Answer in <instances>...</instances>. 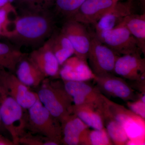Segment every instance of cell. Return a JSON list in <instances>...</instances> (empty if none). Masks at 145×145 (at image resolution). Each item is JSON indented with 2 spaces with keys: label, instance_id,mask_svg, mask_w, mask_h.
I'll return each mask as SVG.
<instances>
[{
  "label": "cell",
  "instance_id": "9a60e30c",
  "mask_svg": "<svg viewBox=\"0 0 145 145\" xmlns=\"http://www.w3.org/2000/svg\"><path fill=\"white\" fill-rule=\"evenodd\" d=\"M28 58L46 78L59 76L60 65L52 50L49 38L31 52Z\"/></svg>",
  "mask_w": 145,
  "mask_h": 145
},
{
  "label": "cell",
  "instance_id": "5b68a950",
  "mask_svg": "<svg viewBox=\"0 0 145 145\" xmlns=\"http://www.w3.org/2000/svg\"><path fill=\"white\" fill-rule=\"evenodd\" d=\"M119 56L103 43L96 34L91 36L88 59L91 70L95 76L114 74L115 63Z\"/></svg>",
  "mask_w": 145,
  "mask_h": 145
},
{
  "label": "cell",
  "instance_id": "6da1fadb",
  "mask_svg": "<svg viewBox=\"0 0 145 145\" xmlns=\"http://www.w3.org/2000/svg\"><path fill=\"white\" fill-rule=\"evenodd\" d=\"M13 24L7 39L17 46L38 48L52 35L54 20L49 10L20 12Z\"/></svg>",
  "mask_w": 145,
  "mask_h": 145
},
{
  "label": "cell",
  "instance_id": "30bf717a",
  "mask_svg": "<svg viewBox=\"0 0 145 145\" xmlns=\"http://www.w3.org/2000/svg\"><path fill=\"white\" fill-rule=\"evenodd\" d=\"M61 31L70 41L75 56L86 61L91 36L83 24L76 21L67 20Z\"/></svg>",
  "mask_w": 145,
  "mask_h": 145
},
{
  "label": "cell",
  "instance_id": "44dd1931",
  "mask_svg": "<svg viewBox=\"0 0 145 145\" xmlns=\"http://www.w3.org/2000/svg\"><path fill=\"white\" fill-rule=\"evenodd\" d=\"M25 57L17 46L0 42V69L15 71L18 63Z\"/></svg>",
  "mask_w": 145,
  "mask_h": 145
},
{
  "label": "cell",
  "instance_id": "e0dca14e",
  "mask_svg": "<svg viewBox=\"0 0 145 145\" xmlns=\"http://www.w3.org/2000/svg\"><path fill=\"white\" fill-rule=\"evenodd\" d=\"M60 123L62 132L61 142L65 145H80L81 136L89 127L73 113L65 117Z\"/></svg>",
  "mask_w": 145,
  "mask_h": 145
},
{
  "label": "cell",
  "instance_id": "484cf974",
  "mask_svg": "<svg viewBox=\"0 0 145 145\" xmlns=\"http://www.w3.org/2000/svg\"><path fill=\"white\" fill-rule=\"evenodd\" d=\"M85 0H54V5L58 13L67 20L76 13Z\"/></svg>",
  "mask_w": 145,
  "mask_h": 145
},
{
  "label": "cell",
  "instance_id": "d6986e66",
  "mask_svg": "<svg viewBox=\"0 0 145 145\" xmlns=\"http://www.w3.org/2000/svg\"><path fill=\"white\" fill-rule=\"evenodd\" d=\"M72 113L93 129H101L105 127L103 116L99 106L92 104L73 105Z\"/></svg>",
  "mask_w": 145,
  "mask_h": 145
},
{
  "label": "cell",
  "instance_id": "ac0fdd59",
  "mask_svg": "<svg viewBox=\"0 0 145 145\" xmlns=\"http://www.w3.org/2000/svg\"><path fill=\"white\" fill-rule=\"evenodd\" d=\"M16 71V75L18 79L29 87L39 86L46 78L42 72L25 57L18 63Z\"/></svg>",
  "mask_w": 145,
  "mask_h": 145
},
{
  "label": "cell",
  "instance_id": "9c48e42d",
  "mask_svg": "<svg viewBox=\"0 0 145 145\" xmlns=\"http://www.w3.org/2000/svg\"><path fill=\"white\" fill-rule=\"evenodd\" d=\"M0 84L23 109L30 108L39 100L37 93L30 90L12 72L0 69Z\"/></svg>",
  "mask_w": 145,
  "mask_h": 145
},
{
  "label": "cell",
  "instance_id": "4316f807",
  "mask_svg": "<svg viewBox=\"0 0 145 145\" xmlns=\"http://www.w3.org/2000/svg\"><path fill=\"white\" fill-rule=\"evenodd\" d=\"M11 13H17L16 8L11 3H8L0 8V37L7 38L10 29L9 26L13 23L9 16Z\"/></svg>",
  "mask_w": 145,
  "mask_h": 145
},
{
  "label": "cell",
  "instance_id": "603a6c76",
  "mask_svg": "<svg viewBox=\"0 0 145 145\" xmlns=\"http://www.w3.org/2000/svg\"><path fill=\"white\" fill-rule=\"evenodd\" d=\"M102 114L104 127H105V128L113 144L127 145L129 139L123 126L112 117Z\"/></svg>",
  "mask_w": 145,
  "mask_h": 145
},
{
  "label": "cell",
  "instance_id": "4fadbf2b",
  "mask_svg": "<svg viewBox=\"0 0 145 145\" xmlns=\"http://www.w3.org/2000/svg\"><path fill=\"white\" fill-rule=\"evenodd\" d=\"M142 54H126L117 58L114 73L129 81L145 80V60Z\"/></svg>",
  "mask_w": 145,
  "mask_h": 145
},
{
  "label": "cell",
  "instance_id": "d4e9b609",
  "mask_svg": "<svg viewBox=\"0 0 145 145\" xmlns=\"http://www.w3.org/2000/svg\"><path fill=\"white\" fill-rule=\"evenodd\" d=\"M54 0H16L17 8L20 12H42L49 10Z\"/></svg>",
  "mask_w": 145,
  "mask_h": 145
},
{
  "label": "cell",
  "instance_id": "cb8c5ba5",
  "mask_svg": "<svg viewBox=\"0 0 145 145\" xmlns=\"http://www.w3.org/2000/svg\"><path fill=\"white\" fill-rule=\"evenodd\" d=\"M80 145H112L113 143L105 128L101 129H87L81 136Z\"/></svg>",
  "mask_w": 145,
  "mask_h": 145
},
{
  "label": "cell",
  "instance_id": "8fae6325",
  "mask_svg": "<svg viewBox=\"0 0 145 145\" xmlns=\"http://www.w3.org/2000/svg\"><path fill=\"white\" fill-rule=\"evenodd\" d=\"M118 0H85L67 20L82 24H95L113 8Z\"/></svg>",
  "mask_w": 145,
  "mask_h": 145
},
{
  "label": "cell",
  "instance_id": "f1b7e54d",
  "mask_svg": "<svg viewBox=\"0 0 145 145\" xmlns=\"http://www.w3.org/2000/svg\"><path fill=\"white\" fill-rule=\"evenodd\" d=\"M14 144L13 142L7 140L2 135H0V145H12Z\"/></svg>",
  "mask_w": 145,
  "mask_h": 145
},
{
  "label": "cell",
  "instance_id": "f546056e",
  "mask_svg": "<svg viewBox=\"0 0 145 145\" xmlns=\"http://www.w3.org/2000/svg\"><path fill=\"white\" fill-rule=\"evenodd\" d=\"M137 3L139 4L140 8L142 10V13H145V0H137Z\"/></svg>",
  "mask_w": 145,
  "mask_h": 145
},
{
  "label": "cell",
  "instance_id": "52a82bcc",
  "mask_svg": "<svg viewBox=\"0 0 145 145\" xmlns=\"http://www.w3.org/2000/svg\"><path fill=\"white\" fill-rule=\"evenodd\" d=\"M23 108L0 84V114L1 122L10 133L14 144L19 143L20 133L16 124L24 125Z\"/></svg>",
  "mask_w": 145,
  "mask_h": 145
},
{
  "label": "cell",
  "instance_id": "ffe728a7",
  "mask_svg": "<svg viewBox=\"0 0 145 145\" xmlns=\"http://www.w3.org/2000/svg\"><path fill=\"white\" fill-rule=\"evenodd\" d=\"M118 25L124 26L128 30L137 40L140 50L145 54V13L127 16Z\"/></svg>",
  "mask_w": 145,
  "mask_h": 145
},
{
  "label": "cell",
  "instance_id": "8992f818",
  "mask_svg": "<svg viewBox=\"0 0 145 145\" xmlns=\"http://www.w3.org/2000/svg\"><path fill=\"white\" fill-rule=\"evenodd\" d=\"M98 38L119 56L142 53L137 40L122 25L105 31Z\"/></svg>",
  "mask_w": 145,
  "mask_h": 145
},
{
  "label": "cell",
  "instance_id": "d6a6232c",
  "mask_svg": "<svg viewBox=\"0 0 145 145\" xmlns=\"http://www.w3.org/2000/svg\"><path fill=\"white\" fill-rule=\"evenodd\" d=\"M118 1H119V0H118Z\"/></svg>",
  "mask_w": 145,
  "mask_h": 145
},
{
  "label": "cell",
  "instance_id": "7c38bea8",
  "mask_svg": "<svg viewBox=\"0 0 145 145\" xmlns=\"http://www.w3.org/2000/svg\"><path fill=\"white\" fill-rule=\"evenodd\" d=\"M63 81L66 91L72 97L74 105L92 104L99 106L103 94L88 81Z\"/></svg>",
  "mask_w": 145,
  "mask_h": 145
},
{
  "label": "cell",
  "instance_id": "3957f363",
  "mask_svg": "<svg viewBox=\"0 0 145 145\" xmlns=\"http://www.w3.org/2000/svg\"><path fill=\"white\" fill-rule=\"evenodd\" d=\"M37 93L43 105L60 122L72 114L73 100L66 91L63 85L47 83Z\"/></svg>",
  "mask_w": 145,
  "mask_h": 145
},
{
  "label": "cell",
  "instance_id": "7a4b0ae2",
  "mask_svg": "<svg viewBox=\"0 0 145 145\" xmlns=\"http://www.w3.org/2000/svg\"><path fill=\"white\" fill-rule=\"evenodd\" d=\"M99 108L102 114L112 117L123 126L129 140H139L145 137V119L129 109L110 101L103 94Z\"/></svg>",
  "mask_w": 145,
  "mask_h": 145
},
{
  "label": "cell",
  "instance_id": "5bb4252c",
  "mask_svg": "<svg viewBox=\"0 0 145 145\" xmlns=\"http://www.w3.org/2000/svg\"><path fill=\"white\" fill-rule=\"evenodd\" d=\"M137 4L135 0L118 1L112 10L96 24V36L99 37L105 31L116 27L127 16L136 13Z\"/></svg>",
  "mask_w": 145,
  "mask_h": 145
},
{
  "label": "cell",
  "instance_id": "277c9868",
  "mask_svg": "<svg viewBox=\"0 0 145 145\" xmlns=\"http://www.w3.org/2000/svg\"><path fill=\"white\" fill-rule=\"evenodd\" d=\"M29 125L31 129L59 144L62 139L61 123L50 113L38 100L28 109Z\"/></svg>",
  "mask_w": 145,
  "mask_h": 145
},
{
  "label": "cell",
  "instance_id": "7402d4cb",
  "mask_svg": "<svg viewBox=\"0 0 145 145\" xmlns=\"http://www.w3.org/2000/svg\"><path fill=\"white\" fill-rule=\"evenodd\" d=\"M52 50L60 66L74 54V50L68 39L61 31L52 34L49 38Z\"/></svg>",
  "mask_w": 145,
  "mask_h": 145
},
{
  "label": "cell",
  "instance_id": "4dcf8cb0",
  "mask_svg": "<svg viewBox=\"0 0 145 145\" xmlns=\"http://www.w3.org/2000/svg\"><path fill=\"white\" fill-rule=\"evenodd\" d=\"M8 0H0V8L5 5L6 4L8 3Z\"/></svg>",
  "mask_w": 145,
  "mask_h": 145
},
{
  "label": "cell",
  "instance_id": "1f68e13d",
  "mask_svg": "<svg viewBox=\"0 0 145 145\" xmlns=\"http://www.w3.org/2000/svg\"><path fill=\"white\" fill-rule=\"evenodd\" d=\"M1 122V114H0V123Z\"/></svg>",
  "mask_w": 145,
  "mask_h": 145
},
{
  "label": "cell",
  "instance_id": "2e32d148",
  "mask_svg": "<svg viewBox=\"0 0 145 145\" xmlns=\"http://www.w3.org/2000/svg\"><path fill=\"white\" fill-rule=\"evenodd\" d=\"M61 66L59 76L63 81H88L95 78L86 61L76 56L70 57Z\"/></svg>",
  "mask_w": 145,
  "mask_h": 145
},
{
  "label": "cell",
  "instance_id": "83f0119b",
  "mask_svg": "<svg viewBox=\"0 0 145 145\" xmlns=\"http://www.w3.org/2000/svg\"><path fill=\"white\" fill-rule=\"evenodd\" d=\"M126 105L130 110L145 119V93H138L137 100L128 101Z\"/></svg>",
  "mask_w": 145,
  "mask_h": 145
},
{
  "label": "cell",
  "instance_id": "ba28073f",
  "mask_svg": "<svg viewBox=\"0 0 145 145\" xmlns=\"http://www.w3.org/2000/svg\"><path fill=\"white\" fill-rule=\"evenodd\" d=\"M93 80L96 87L105 96L119 98L126 102L135 101L138 98V93L129 83L123 78L114 74L95 76Z\"/></svg>",
  "mask_w": 145,
  "mask_h": 145
}]
</instances>
